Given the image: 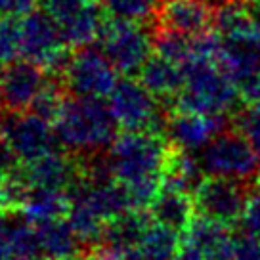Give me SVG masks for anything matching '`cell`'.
Returning a JSON list of instances; mask_svg holds the SVG:
<instances>
[{"label":"cell","instance_id":"1","mask_svg":"<svg viewBox=\"0 0 260 260\" xmlns=\"http://www.w3.org/2000/svg\"><path fill=\"white\" fill-rule=\"evenodd\" d=\"M52 124L59 146L67 151L86 155L109 149L121 128L106 98L73 96L65 100Z\"/></svg>","mask_w":260,"mask_h":260},{"label":"cell","instance_id":"2","mask_svg":"<svg viewBox=\"0 0 260 260\" xmlns=\"http://www.w3.org/2000/svg\"><path fill=\"white\" fill-rule=\"evenodd\" d=\"M169 140L157 132H122L107 149L106 161L115 180L124 186L162 178Z\"/></svg>","mask_w":260,"mask_h":260},{"label":"cell","instance_id":"3","mask_svg":"<svg viewBox=\"0 0 260 260\" xmlns=\"http://www.w3.org/2000/svg\"><path fill=\"white\" fill-rule=\"evenodd\" d=\"M119 126L126 132H157L165 136L169 111L142 84L140 79L124 75L107 98Z\"/></svg>","mask_w":260,"mask_h":260},{"label":"cell","instance_id":"4","mask_svg":"<svg viewBox=\"0 0 260 260\" xmlns=\"http://www.w3.org/2000/svg\"><path fill=\"white\" fill-rule=\"evenodd\" d=\"M197 153L207 176L258 180L260 157L243 132L228 126Z\"/></svg>","mask_w":260,"mask_h":260},{"label":"cell","instance_id":"5","mask_svg":"<svg viewBox=\"0 0 260 260\" xmlns=\"http://www.w3.org/2000/svg\"><path fill=\"white\" fill-rule=\"evenodd\" d=\"M256 189H260L258 180L207 176L193 193L195 211L205 218L216 220L226 226H237Z\"/></svg>","mask_w":260,"mask_h":260},{"label":"cell","instance_id":"6","mask_svg":"<svg viewBox=\"0 0 260 260\" xmlns=\"http://www.w3.org/2000/svg\"><path fill=\"white\" fill-rule=\"evenodd\" d=\"M21 57L44 67L48 73H63L71 54L61 39L59 25L46 10L35 8L19 17Z\"/></svg>","mask_w":260,"mask_h":260},{"label":"cell","instance_id":"7","mask_svg":"<svg viewBox=\"0 0 260 260\" xmlns=\"http://www.w3.org/2000/svg\"><path fill=\"white\" fill-rule=\"evenodd\" d=\"M100 50L122 75L134 77L153 54V32L147 31L144 23L107 19L100 35Z\"/></svg>","mask_w":260,"mask_h":260},{"label":"cell","instance_id":"8","mask_svg":"<svg viewBox=\"0 0 260 260\" xmlns=\"http://www.w3.org/2000/svg\"><path fill=\"white\" fill-rule=\"evenodd\" d=\"M117 69L96 46L77 48L63 69V88L79 98H109L117 84Z\"/></svg>","mask_w":260,"mask_h":260},{"label":"cell","instance_id":"9","mask_svg":"<svg viewBox=\"0 0 260 260\" xmlns=\"http://www.w3.org/2000/svg\"><path fill=\"white\" fill-rule=\"evenodd\" d=\"M2 134L23 162L37 161L59 146L54 124L32 111L8 115Z\"/></svg>","mask_w":260,"mask_h":260},{"label":"cell","instance_id":"10","mask_svg":"<svg viewBox=\"0 0 260 260\" xmlns=\"http://www.w3.org/2000/svg\"><path fill=\"white\" fill-rule=\"evenodd\" d=\"M48 82L46 69L29 59H16L0 67V106L10 113H23Z\"/></svg>","mask_w":260,"mask_h":260},{"label":"cell","instance_id":"11","mask_svg":"<svg viewBox=\"0 0 260 260\" xmlns=\"http://www.w3.org/2000/svg\"><path fill=\"white\" fill-rule=\"evenodd\" d=\"M232 126L228 115H199L174 111L167 119L165 138L169 144L187 151H199L218 132Z\"/></svg>","mask_w":260,"mask_h":260},{"label":"cell","instance_id":"12","mask_svg":"<svg viewBox=\"0 0 260 260\" xmlns=\"http://www.w3.org/2000/svg\"><path fill=\"white\" fill-rule=\"evenodd\" d=\"M155 23L159 29L195 37L214 29V14L201 0H161Z\"/></svg>","mask_w":260,"mask_h":260},{"label":"cell","instance_id":"13","mask_svg":"<svg viewBox=\"0 0 260 260\" xmlns=\"http://www.w3.org/2000/svg\"><path fill=\"white\" fill-rule=\"evenodd\" d=\"M21 178L27 187H50L69 191L79 182V167L71 155L56 149L37 161L25 162Z\"/></svg>","mask_w":260,"mask_h":260},{"label":"cell","instance_id":"14","mask_svg":"<svg viewBox=\"0 0 260 260\" xmlns=\"http://www.w3.org/2000/svg\"><path fill=\"white\" fill-rule=\"evenodd\" d=\"M151 224H153V218H151L149 211L146 212L144 209H132V211L113 218L111 222H107L104 241L100 247L117 252V254L132 251L140 245L142 237Z\"/></svg>","mask_w":260,"mask_h":260},{"label":"cell","instance_id":"15","mask_svg":"<svg viewBox=\"0 0 260 260\" xmlns=\"http://www.w3.org/2000/svg\"><path fill=\"white\" fill-rule=\"evenodd\" d=\"M107 14L100 0H90L88 4L59 25L61 39L69 48H84L100 41V35L107 23Z\"/></svg>","mask_w":260,"mask_h":260},{"label":"cell","instance_id":"16","mask_svg":"<svg viewBox=\"0 0 260 260\" xmlns=\"http://www.w3.org/2000/svg\"><path fill=\"white\" fill-rule=\"evenodd\" d=\"M147 211L151 214L153 222L172 228L180 234H184L197 216L193 195L171 189V187H161L159 195L153 199V203L149 205Z\"/></svg>","mask_w":260,"mask_h":260},{"label":"cell","instance_id":"17","mask_svg":"<svg viewBox=\"0 0 260 260\" xmlns=\"http://www.w3.org/2000/svg\"><path fill=\"white\" fill-rule=\"evenodd\" d=\"M42 260H75L82 254V243L71 224L63 218L35 224Z\"/></svg>","mask_w":260,"mask_h":260},{"label":"cell","instance_id":"18","mask_svg":"<svg viewBox=\"0 0 260 260\" xmlns=\"http://www.w3.org/2000/svg\"><path fill=\"white\" fill-rule=\"evenodd\" d=\"M205 178L207 174L195 151L180 149L174 146L169 147L165 171H162V187H171V189L193 195Z\"/></svg>","mask_w":260,"mask_h":260},{"label":"cell","instance_id":"19","mask_svg":"<svg viewBox=\"0 0 260 260\" xmlns=\"http://www.w3.org/2000/svg\"><path fill=\"white\" fill-rule=\"evenodd\" d=\"M71 207L69 191L50 189V187H27L17 211L32 224H41L46 220L63 218Z\"/></svg>","mask_w":260,"mask_h":260},{"label":"cell","instance_id":"20","mask_svg":"<svg viewBox=\"0 0 260 260\" xmlns=\"http://www.w3.org/2000/svg\"><path fill=\"white\" fill-rule=\"evenodd\" d=\"M138 79L157 100L169 102L184 88V69L167 57L155 54L146 61Z\"/></svg>","mask_w":260,"mask_h":260},{"label":"cell","instance_id":"21","mask_svg":"<svg viewBox=\"0 0 260 260\" xmlns=\"http://www.w3.org/2000/svg\"><path fill=\"white\" fill-rule=\"evenodd\" d=\"M182 245H184V239L180 232L153 222L147 228L136 249L144 260H172L182 249Z\"/></svg>","mask_w":260,"mask_h":260},{"label":"cell","instance_id":"22","mask_svg":"<svg viewBox=\"0 0 260 260\" xmlns=\"http://www.w3.org/2000/svg\"><path fill=\"white\" fill-rule=\"evenodd\" d=\"M109 19L146 23L151 17L155 19L161 0H100Z\"/></svg>","mask_w":260,"mask_h":260},{"label":"cell","instance_id":"23","mask_svg":"<svg viewBox=\"0 0 260 260\" xmlns=\"http://www.w3.org/2000/svg\"><path fill=\"white\" fill-rule=\"evenodd\" d=\"M153 48L155 54L171 59L174 63L184 65L187 59H191L193 50H191V37L182 35V32L167 31V29H155L153 32Z\"/></svg>","mask_w":260,"mask_h":260},{"label":"cell","instance_id":"24","mask_svg":"<svg viewBox=\"0 0 260 260\" xmlns=\"http://www.w3.org/2000/svg\"><path fill=\"white\" fill-rule=\"evenodd\" d=\"M21 57V32L19 17L0 19V67Z\"/></svg>","mask_w":260,"mask_h":260},{"label":"cell","instance_id":"25","mask_svg":"<svg viewBox=\"0 0 260 260\" xmlns=\"http://www.w3.org/2000/svg\"><path fill=\"white\" fill-rule=\"evenodd\" d=\"M232 126L243 132L260 157V104H243L230 117Z\"/></svg>","mask_w":260,"mask_h":260},{"label":"cell","instance_id":"26","mask_svg":"<svg viewBox=\"0 0 260 260\" xmlns=\"http://www.w3.org/2000/svg\"><path fill=\"white\" fill-rule=\"evenodd\" d=\"M63 90L65 88H61L57 82L48 79V82L44 84V88L41 90V94L32 102L31 111L37 113L39 117H42V119H46V121L54 122L65 104Z\"/></svg>","mask_w":260,"mask_h":260},{"label":"cell","instance_id":"27","mask_svg":"<svg viewBox=\"0 0 260 260\" xmlns=\"http://www.w3.org/2000/svg\"><path fill=\"white\" fill-rule=\"evenodd\" d=\"M23 161L19 159L16 149L12 147L4 134H0V184H6L21 176L23 171Z\"/></svg>","mask_w":260,"mask_h":260},{"label":"cell","instance_id":"28","mask_svg":"<svg viewBox=\"0 0 260 260\" xmlns=\"http://www.w3.org/2000/svg\"><path fill=\"white\" fill-rule=\"evenodd\" d=\"M237 226L241 228L243 234L260 239V191L258 189L251 195V199L247 203V209H245L243 216H241Z\"/></svg>","mask_w":260,"mask_h":260},{"label":"cell","instance_id":"29","mask_svg":"<svg viewBox=\"0 0 260 260\" xmlns=\"http://www.w3.org/2000/svg\"><path fill=\"white\" fill-rule=\"evenodd\" d=\"M88 2L90 0H44V10L56 19V23H61L84 8Z\"/></svg>","mask_w":260,"mask_h":260},{"label":"cell","instance_id":"30","mask_svg":"<svg viewBox=\"0 0 260 260\" xmlns=\"http://www.w3.org/2000/svg\"><path fill=\"white\" fill-rule=\"evenodd\" d=\"M35 8H37V0H0V19L23 17Z\"/></svg>","mask_w":260,"mask_h":260},{"label":"cell","instance_id":"31","mask_svg":"<svg viewBox=\"0 0 260 260\" xmlns=\"http://www.w3.org/2000/svg\"><path fill=\"white\" fill-rule=\"evenodd\" d=\"M237 92L245 104H260V73L251 75L239 82Z\"/></svg>","mask_w":260,"mask_h":260},{"label":"cell","instance_id":"32","mask_svg":"<svg viewBox=\"0 0 260 260\" xmlns=\"http://www.w3.org/2000/svg\"><path fill=\"white\" fill-rule=\"evenodd\" d=\"M12 245H10V230H8V212L0 211V260H12Z\"/></svg>","mask_w":260,"mask_h":260},{"label":"cell","instance_id":"33","mask_svg":"<svg viewBox=\"0 0 260 260\" xmlns=\"http://www.w3.org/2000/svg\"><path fill=\"white\" fill-rule=\"evenodd\" d=\"M172 260H207V258H205V254L201 251H197V249L189 247V245H182V249L176 252V256Z\"/></svg>","mask_w":260,"mask_h":260},{"label":"cell","instance_id":"34","mask_svg":"<svg viewBox=\"0 0 260 260\" xmlns=\"http://www.w3.org/2000/svg\"><path fill=\"white\" fill-rule=\"evenodd\" d=\"M6 109L0 106V134H2V130H4V124H6V119H8V115L4 113Z\"/></svg>","mask_w":260,"mask_h":260},{"label":"cell","instance_id":"35","mask_svg":"<svg viewBox=\"0 0 260 260\" xmlns=\"http://www.w3.org/2000/svg\"><path fill=\"white\" fill-rule=\"evenodd\" d=\"M258 187H260V171H258Z\"/></svg>","mask_w":260,"mask_h":260}]
</instances>
